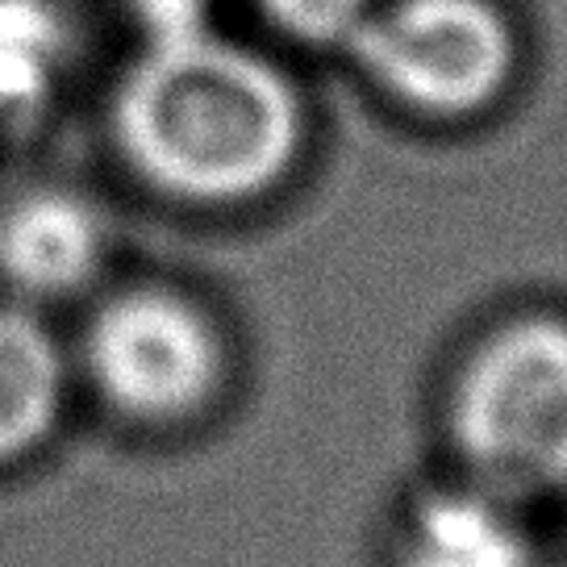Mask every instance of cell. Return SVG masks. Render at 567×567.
I'll return each instance as SVG.
<instances>
[{
  "label": "cell",
  "mask_w": 567,
  "mask_h": 567,
  "mask_svg": "<svg viewBox=\"0 0 567 567\" xmlns=\"http://www.w3.org/2000/svg\"><path fill=\"white\" fill-rule=\"evenodd\" d=\"M142 21L146 38H167V34H188L205 25L213 0H125Z\"/></svg>",
  "instance_id": "10"
},
{
  "label": "cell",
  "mask_w": 567,
  "mask_h": 567,
  "mask_svg": "<svg viewBox=\"0 0 567 567\" xmlns=\"http://www.w3.org/2000/svg\"><path fill=\"white\" fill-rule=\"evenodd\" d=\"M84 368L122 417L172 425L196 417L217 396L226 380V342L188 297L130 288L92 313Z\"/></svg>",
  "instance_id": "4"
},
{
  "label": "cell",
  "mask_w": 567,
  "mask_h": 567,
  "mask_svg": "<svg viewBox=\"0 0 567 567\" xmlns=\"http://www.w3.org/2000/svg\"><path fill=\"white\" fill-rule=\"evenodd\" d=\"M68 401L59 338L25 309L0 305V467L51 439Z\"/></svg>",
  "instance_id": "7"
},
{
  "label": "cell",
  "mask_w": 567,
  "mask_h": 567,
  "mask_svg": "<svg viewBox=\"0 0 567 567\" xmlns=\"http://www.w3.org/2000/svg\"><path fill=\"white\" fill-rule=\"evenodd\" d=\"M451 439L476 484L530 496L567 488V321L526 313L463 359L451 389Z\"/></svg>",
  "instance_id": "2"
},
{
  "label": "cell",
  "mask_w": 567,
  "mask_h": 567,
  "mask_svg": "<svg viewBox=\"0 0 567 567\" xmlns=\"http://www.w3.org/2000/svg\"><path fill=\"white\" fill-rule=\"evenodd\" d=\"M280 34L305 47H347L351 34L368 21L375 0H255Z\"/></svg>",
  "instance_id": "9"
},
{
  "label": "cell",
  "mask_w": 567,
  "mask_h": 567,
  "mask_svg": "<svg viewBox=\"0 0 567 567\" xmlns=\"http://www.w3.org/2000/svg\"><path fill=\"white\" fill-rule=\"evenodd\" d=\"M396 105L422 117H476L517 75V30L496 0H389L342 47Z\"/></svg>",
  "instance_id": "3"
},
{
  "label": "cell",
  "mask_w": 567,
  "mask_h": 567,
  "mask_svg": "<svg viewBox=\"0 0 567 567\" xmlns=\"http://www.w3.org/2000/svg\"><path fill=\"white\" fill-rule=\"evenodd\" d=\"M105 259V217L89 196L34 188L0 213V276L25 297H68Z\"/></svg>",
  "instance_id": "5"
},
{
  "label": "cell",
  "mask_w": 567,
  "mask_h": 567,
  "mask_svg": "<svg viewBox=\"0 0 567 567\" xmlns=\"http://www.w3.org/2000/svg\"><path fill=\"white\" fill-rule=\"evenodd\" d=\"M401 567H538L514 501L484 484L434 488L409 505L396 538Z\"/></svg>",
  "instance_id": "6"
},
{
  "label": "cell",
  "mask_w": 567,
  "mask_h": 567,
  "mask_svg": "<svg viewBox=\"0 0 567 567\" xmlns=\"http://www.w3.org/2000/svg\"><path fill=\"white\" fill-rule=\"evenodd\" d=\"M59 63V30L34 0H0V117L34 113Z\"/></svg>",
  "instance_id": "8"
},
{
  "label": "cell",
  "mask_w": 567,
  "mask_h": 567,
  "mask_svg": "<svg viewBox=\"0 0 567 567\" xmlns=\"http://www.w3.org/2000/svg\"><path fill=\"white\" fill-rule=\"evenodd\" d=\"M113 142L130 172L188 205H243L271 193L301 155L297 84L243 42L146 38L113 92Z\"/></svg>",
  "instance_id": "1"
}]
</instances>
